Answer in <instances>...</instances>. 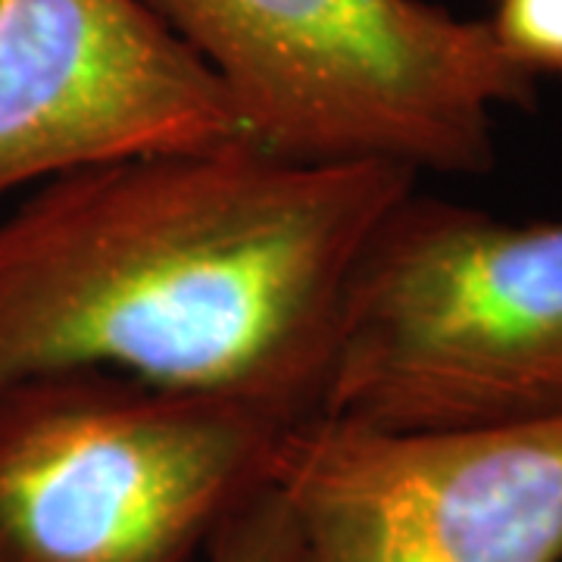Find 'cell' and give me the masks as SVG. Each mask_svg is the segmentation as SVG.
Returning a JSON list of instances; mask_svg holds the SVG:
<instances>
[{
	"instance_id": "obj_1",
	"label": "cell",
	"mask_w": 562,
	"mask_h": 562,
	"mask_svg": "<svg viewBox=\"0 0 562 562\" xmlns=\"http://www.w3.org/2000/svg\"><path fill=\"white\" fill-rule=\"evenodd\" d=\"M416 179L225 144L41 181L0 222V394L98 369L316 416L347 281Z\"/></svg>"
},
{
	"instance_id": "obj_2",
	"label": "cell",
	"mask_w": 562,
	"mask_h": 562,
	"mask_svg": "<svg viewBox=\"0 0 562 562\" xmlns=\"http://www.w3.org/2000/svg\"><path fill=\"white\" fill-rule=\"evenodd\" d=\"M220 79L244 144L297 162L479 176L538 79L487 20L425 0H144Z\"/></svg>"
},
{
	"instance_id": "obj_3",
	"label": "cell",
	"mask_w": 562,
	"mask_h": 562,
	"mask_svg": "<svg viewBox=\"0 0 562 562\" xmlns=\"http://www.w3.org/2000/svg\"><path fill=\"white\" fill-rule=\"evenodd\" d=\"M319 413L379 428L562 419V220L409 191L347 281Z\"/></svg>"
},
{
	"instance_id": "obj_4",
	"label": "cell",
	"mask_w": 562,
	"mask_h": 562,
	"mask_svg": "<svg viewBox=\"0 0 562 562\" xmlns=\"http://www.w3.org/2000/svg\"><path fill=\"white\" fill-rule=\"evenodd\" d=\"M294 422L98 369L0 394V562H203Z\"/></svg>"
},
{
	"instance_id": "obj_5",
	"label": "cell",
	"mask_w": 562,
	"mask_h": 562,
	"mask_svg": "<svg viewBox=\"0 0 562 562\" xmlns=\"http://www.w3.org/2000/svg\"><path fill=\"white\" fill-rule=\"evenodd\" d=\"M272 484L294 562H562V419L482 428L294 422Z\"/></svg>"
},
{
	"instance_id": "obj_6",
	"label": "cell",
	"mask_w": 562,
	"mask_h": 562,
	"mask_svg": "<svg viewBox=\"0 0 562 562\" xmlns=\"http://www.w3.org/2000/svg\"><path fill=\"white\" fill-rule=\"evenodd\" d=\"M225 144L244 135L220 79L144 0H0V198Z\"/></svg>"
},
{
	"instance_id": "obj_7",
	"label": "cell",
	"mask_w": 562,
	"mask_h": 562,
	"mask_svg": "<svg viewBox=\"0 0 562 562\" xmlns=\"http://www.w3.org/2000/svg\"><path fill=\"white\" fill-rule=\"evenodd\" d=\"M203 562H294V525L269 482L222 525Z\"/></svg>"
},
{
	"instance_id": "obj_8",
	"label": "cell",
	"mask_w": 562,
	"mask_h": 562,
	"mask_svg": "<svg viewBox=\"0 0 562 562\" xmlns=\"http://www.w3.org/2000/svg\"><path fill=\"white\" fill-rule=\"evenodd\" d=\"M487 25L528 76L562 79V0H497Z\"/></svg>"
}]
</instances>
